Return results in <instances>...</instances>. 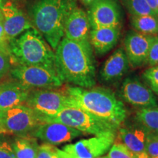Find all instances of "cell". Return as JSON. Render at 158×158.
<instances>
[{
  "instance_id": "1",
  "label": "cell",
  "mask_w": 158,
  "mask_h": 158,
  "mask_svg": "<svg viewBox=\"0 0 158 158\" xmlns=\"http://www.w3.org/2000/svg\"><path fill=\"white\" fill-rule=\"evenodd\" d=\"M55 67L63 82L83 88L96 84V64L89 40L75 41L63 37L55 49Z\"/></svg>"
},
{
  "instance_id": "2",
  "label": "cell",
  "mask_w": 158,
  "mask_h": 158,
  "mask_svg": "<svg viewBox=\"0 0 158 158\" xmlns=\"http://www.w3.org/2000/svg\"><path fill=\"white\" fill-rule=\"evenodd\" d=\"M62 90L69 97L70 107L84 110L118 129L127 118V109L123 102L109 89L67 86Z\"/></svg>"
},
{
  "instance_id": "3",
  "label": "cell",
  "mask_w": 158,
  "mask_h": 158,
  "mask_svg": "<svg viewBox=\"0 0 158 158\" xmlns=\"http://www.w3.org/2000/svg\"><path fill=\"white\" fill-rule=\"evenodd\" d=\"M77 0H39L31 10L35 28L55 50L64 37L65 20Z\"/></svg>"
},
{
  "instance_id": "4",
  "label": "cell",
  "mask_w": 158,
  "mask_h": 158,
  "mask_svg": "<svg viewBox=\"0 0 158 158\" xmlns=\"http://www.w3.org/2000/svg\"><path fill=\"white\" fill-rule=\"evenodd\" d=\"M8 50L11 62L15 65H36L56 70L55 52L35 27L11 40Z\"/></svg>"
},
{
  "instance_id": "5",
  "label": "cell",
  "mask_w": 158,
  "mask_h": 158,
  "mask_svg": "<svg viewBox=\"0 0 158 158\" xmlns=\"http://www.w3.org/2000/svg\"><path fill=\"white\" fill-rule=\"evenodd\" d=\"M45 122H56L81 132L83 134L102 135L115 134L118 128L109 122L76 107H66Z\"/></svg>"
},
{
  "instance_id": "6",
  "label": "cell",
  "mask_w": 158,
  "mask_h": 158,
  "mask_svg": "<svg viewBox=\"0 0 158 158\" xmlns=\"http://www.w3.org/2000/svg\"><path fill=\"white\" fill-rule=\"evenodd\" d=\"M10 73L15 81L30 90L54 89L63 84L56 70L42 66L17 64Z\"/></svg>"
},
{
  "instance_id": "7",
  "label": "cell",
  "mask_w": 158,
  "mask_h": 158,
  "mask_svg": "<svg viewBox=\"0 0 158 158\" xmlns=\"http://www.w3.org/2000/svg\"><path fill=\"white\" fill-rule=\"evenodd\" d=\"M36 112L26 106H18L2 110L0 116L2 133L27 135L43 123Z\"/></svg>"
},
{
  "instance_id": "8",
  "label": "cell",
  "mask_w": 158,
  "mask_h": 158,
  "mask_svg": "<svg viewBox=\"0 0 158 158\" xmlns=\"http://www.w3.org/2000/svg\"><path fill=\"white\" fill-rule=\"evenodd\" d=\"M24 106H27L45 122L66 107H70L69 97L62 90H31Z\"/></svg>"
},
{
  "instance_id": "9",
  "label": "cell",
  "mask_w": 158,
  "mask_h": 158,
  "mask_svg": "<svg viewBox=\"0 0 158 158\" xmlns=\"http://www.w3.org/2000/svg\"><path fill=\"white\" fill-rule=\"evenodd\" d=\"M115 141V134L95 135L70 143L62 148L71 158H97L108 152Z\"/></svg>"
},
{
  "instance_id": "10",
  "label": "cell",
  "mask_w": 158,
  "mask_h": 158,
  "mask_svg": "<svg viewBox=\"0 0 158 158\" xmlns=\"http://www.w3.org/2000/svg\"><path fill=\"white\" fill-rule=\"evenodd\" d=\"M87 14L92 29L122 25V10L116 0H94Z\"/></svg>"
},
{
  "instance_id": "11",
  "label": "cell",
  "mask_w": 158,
  "mask_h": 158,
  "mask_svg": "<svg viewBox=\"0 0 158 158\" xmlns=\"http://www.w3.org/2000/svg\"><path fill=\"white\" fill-rule=\"evenodd\" d=\"M119 93L122 100L140 109L157 106V99L152 91L138 78L131 77L124 79Z\"/></svg>"
},
{
  "instance_id": "12",
  "label": "cell",
  "mask_w": 158,
  "mask_h": 158,
  "mask_svg": "<svg viewBox=\"0 0 158 158\" xmlns=\"http://www.w3.org/2000/svg\"><path fill=\"white\" fill-rule=\"evenodd\" d=\"M3 15V26L8 43L33 25L27 15L12 0H0Z\"/></svg>"
},
{
  "instance_id": "13",
  "label": "cell",
  "mask_w": 158,
  "mask_h": 158,
  "mask_svg": "<svg viewBox=\"0 0 158 158\" xmlns=\"http://www.w3.org/2000/svg\"><path fill=\"white\" fill-rule=\"evenodd\" d=\"M31 134L36 138L52 145L68 143L83 135L79 130L56 122H44Z\"/></svg>"
},
{
  "instance_id": "14",
  "label": "cell",
  "mask_w": 158,
  "mask_h": 158,
  "mask_svg": "<svg viewBox=\"0 0 158 158\" xmlns=\"http://www.w3.org/2000/svg\"><path fill=\"white\" fill-rule=\"evenodd\" d=\"M153 37L143 35L134 30L127 33L124 38V51L130 66L135 68L147 64Z\"/></svg>"
},
{
  "instance_id": "15",
  "label": "cell",
  "mask_w": 158,
  "mask_h": 158,
  "mask_svg": "<svg viewBox=\"0 0 158 158\" xmlns=\"http://www.w3.org/2000/svg\"><path fill=\"white\" fill-rule=\"evenodd\" d=\"M90 28L87 13L76 6L71 10L65 20L64 37L75 41L89 40Z\"/></svg>"
},
{
  "instance_id": "16",
  "label": "cell",
  "mask_w": 158,
  "mask_h": 158,
  "mask_svg": "<svg viewBox=\"0 0 158 158\" xmlns=\"http://www.w3.org/2000/svg\"><path fill=\"white\" fill-rule=\"evenodd\" d=\"M130 64L124 49L119 48L114 51L102 64L100 71L101 80L106 84L118 81L127 73Z\"/></svg>"
},
{
  "instance_id": "17",
  "label": "cell",
  "mask_w": 158,
  "mask_h": 158,
  "mask_svg": "<svg viewBox=\"0 0 158 158\" xmlns=\"http://www.w3.org/2000/svg\"><path fill=\"white\" fill-rule=\"evenodd\" d=\"M120 142L124 144L136 158H149L146 152V141L148 133L139 124L118 127Z\"/></svg>"
},
{
  "instance_id": "18",
  "label": "cell",
  "mask_w": 158,
  "mask_h": 158,
  "mask_svg": "<svg viewBox=\"0 0 158 158\" xmlns=\"http://www.w3.org/2000/svg\"><path fill=\"white\" fill-rule=\"evenodd\" d=\"M120 35L121 27H101L91 29L89 40L96 54L103 56L116 46Z\"/></svg>"
},
{
  "instance_id": "19",
  "label": "cell",
  "mask_w": 158,
  "mask_h": 158,
  "mask_svg": "<svg viewBox=\"0 0 158 158\" xmlns=\"http://www.w3.org/2000/svg\"><path fill=\"white\" fill-rule=\"evenodd\" d=\"M30 92V89L15 80L4 83L0 85V108L5 110L24 106Z\"/></svg>"
},
{
  "instance_id": "20",
  "label": "cell",
  "mask_w": 158,
  "mask_h": 158,
  "mask_svg": "<svg viewBox=\"0 0 158 158\" xmlns=\"http://www.w3.org/2000/svg\"><path fill=\"white\" fill-rule=\"evenodd\" d=\"M12 145L16 158H37L40 146L33 135H20L15 138Z\"/></svg>"
},
{
  "instance_id": "21",
  "label": "cell",
  "mask_w": 158,
  "mask_h": 158,
  "mask_svg": "<svg viewBox=\"0 0 158 158\" xmlns=\"http://www.w3.org/2000/svg\"><path fill=\"white\" fill-rule=\"evenodd\" d=\"M138 124L149 133L158 134V107L141 108L135 113Z\"/></svg>"
},
{
  "instance_id": "22",
  "label": "cell",
  "mask_w": 158,
  "mask_h": 158,
  "mask_svg": "<svg viewBox=\"0 0 158 158\" xmlns=\"http://www.w3.org/2000/svg\"><path fill=\"white\" fill-rule=\"evenodd\" d=\"M132 27L138 32L151 35L158 34V17L157 15H137L131 16Z\"/></svg>"
},
{
  "instance_id": "23",
  "label": "cell",
  "mask_w": 158,
  "mask_h": 158,
  "mask_svg": "<svg viewBox=\"0 0 158 158\" xmlns=\"http://www.w3.org/2000/svg\"><path fill=\"white\" fill-rule=\"evenodd\" d=\"M131 16L156 15L146 0H122Z\"/></svg>"
},
{
  "instance_id": "24",
  "label": "cell",
  "mask_w": 158,
  "mask_h": 158,
  "mask_svg": "<svg viewBox=\"0 0 158 158\" xmlns=\"http://www.w3.org/2000/svg\"><path fill=\"white\" fill-rule=\"evenodd\" d=\"M108 157L109 158H136L135 155L120 141H114L108 150Z\"/></svg>"
},
{
  "instance_id": "25",
  "label": "cell",
  "mask_w": 158,
  "mask_h": 158,
  "mask_svg": "<svg viewBox=\"0 0 158 158\" xmlns=\"http://www.w3.org/2000/svg\"><path fill=\"white\" fill-rule=\"evenodd\" d=\"M143 78L154 94L158 96V65L150 67L143 72Z\"/></svg>"
},
{
  "instance_id": "26",
  "label": "cell",
  "mask_w": 158,
  "mask_h": 158,
  "mask_svg": "<svg viewBox=\"0 0 158 158\" xmlns=\"http://www.w3.org/2000/svg\"><path fill=\"white\" fill-rule=\"evenodd\" d=\"M37 158H63L62 150L50 143H43L39 147Z\"/></svg>"
},
{
  "instance_id": "27",
  "label": "cell",
  "mask_w": 158,
  "mask_h": 158,
  "mask_svg": "<svg viewBox=\"0 0 158 158\" xmlns=\"http://www.w3.org/2000/svg\"><path fill=\"white\" fill-rule=\"evenodd\" d=\"M146 152L149 158H158V134H147L146 141Z\"/></svg>"
},
{
  "instance_id": "28",
  "label": "cell",
  "mask_w": 158,
  "mask_h": 158,
  "mask_svg": "<svg viewBox=\"0 0 158 158\" xmlns=\"http://www.w3.org/2000/svg\"><path fill=\"white\" fill-rule=\"evenodd\" d=\"M147 64L150 67L158 65V36H154L150 45Z\"/></svg>"
},
{
  "instance_id": "29",
  "label": "cell",
  "mask_w": 158,
  "mask_h": 158,
  "mask_svg": "<svg viewBox=\"0 0 158 158\" xmlns=\"http://www.w3.org/2000/svg\"><path fill=\"white\" fill-rule=\"evenodd\" d=\"M11 60L8 53L0 48V80L10 69Z\"/></svg>"
},
{
  "instance_id": "30",
  "label": "cell",
  "mask_w": 158,
  "mask_h": 158,
  "mask_svg": "<svg viewBox=\"0 0 158 158\" xmlns=\"http://www.w3.org/2000/svg\"><path fill=\"white\" fill-rule=\"evenodd\" d=\"M0 158H16L12 142L0 138Z\"/></svg>"
},
{
  "instance_id": "31",
  "label": "cell",
  "mask_w": 158,
  "mask_h": 158,
  "mask_svg": "<svg viewBox=\"0 0 158 158\" xmlns=\"http://www.w3.org/2000/svg\"><path fill=\"white\" fill-rule=\"evenodd\" d=\"M8 46L9 43L7 42V39H6L3 22H1V21H0V48L2 49L3 51H6V52L9 54Z\"/></svg>"
},
{
  "instance_id": "32",
  "label": "cell",
  "mask_w": 158,
  "mask_h": 158,
  "mask_svg": "<svg viewBox=\"0 0 158 158\" xmlns=\"http://www.w3.org/2000/svg\"><path fill=\"white\" fill-rule=\"evenodd\" d=\"M147 3L149 4V7L152 10L155 15L158 17V7L157 5V0H146Z\"/></svg>"
},
{
  "instance_id": "33",
  "label": "cell",
  "mask_w": 158,
  "mask_h": 158,
  "mask_svg": "<svg viewBox=\"0 0 158 158\" xmlns=\"http://www.w3.org/2000/svg\"><path fill=\"white\" fill-rule=\"evenodd\" d=\"M94 1V0H81V2L83 5L86 6V7H89L91 4Z\"/></svg>"
},
{
  "instance_id": "34",
  "label": "cell",
  "mask_w": 158,
  "mask_h": 158,
  "mask_svg": "<svg viewBox=\"0 0 158 158\" xmlns=\"http://www.w3.org/2000/svg\"><path fill=\"white\" fill-rule=\"evenodd\" d=\"M0 21H1V22H3V15L2 12L1 7H0Z\"/></svg>"
},
{
  "instance_id": "35",
  "label": "cell",
  "mask_w": 158,
  "mask_h": 158,
  "mask_svg": "<svg viewBox=\"0 0 158 158\" xmlns=\"http://www.w3.org/2000/svg\"><path fill=\"white\" fill-rule=\"evenodd\" d=\"M97 158H109V157H108V156L107 155H106V156H100V157H97Z\"/></svg>"
},
{
  "instance_id": "36",
  "label": "cell",
  "mask_w": 158,
  "mask_h": 158,
  "mask_svg": "<svg viewBox=\"0 0 158 158\" xmlns=\"http://www.w3.org/2000/svg\"><path fill=\"white\" fill-rule=\"evenodd\" d=\"M2 110L1 109V108H0V116H1V114H2Z\"/></svg>"
},
{
  "instance_id": "37",
  "label": "cell",
  "mask_w": 158,
  "mask_h": 158,
  "mask_svg": "<svg viewBox=\"0 0 158 158\" xmlns=\"http://www.w3.org/2000/svg\"><path fill=\"white\" fill-rule=\"evenodd\" d=\"M157 7H158V0H157Z\"/></svg>"
}]
</instances>
